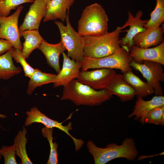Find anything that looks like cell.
<instances>
[{"label": "cell", "mask_w": 164, "mask_h": 164, "mask_svg": "<svg viewBox=\"0 0 164 164\" xmlns=\"http://www.w3.org/2000/svg\"><path fill=\"white\" fill-rule=\"evenodd\" d=\"M30 1H31L32 2H33L34 0H29Z\"/></svg>", "instance_id": "cell-34"}, {"label": "cell", "mask_w": 164, "mask_h": 164, "mask_svg": "<svg viewBox=\"0 0 164 164\" xmlns=\"http://www.w3.org/2000/svg\"><path fill=\"white\" fill-rule=\"evenodd\" d=\"M19 34L21 37H23L25 39L22 52L25 58L26 59L32 52L38 48L45 40L39 34L38 29L19 31Z\"/></svg>", "instance_id": "cell-21"}, {"label": "cell", "mask_w": 164, "mask_h": 164, "mask_svg": "<svg viewBox=\"0 0 164 164\" xmlns=\"http://www.w3.org/2000/svg\"><path fill=\"white\" fill-rule=\"evenodd\" d=\"M69 11L65 20L66 26L59 21H55L54 23L59 30L60 41L67 51V56L76 61L81 63L84 57L83 37L72 26L69 19Z\"/></svg>", "instance_id": "cell-6"}, {"label": "cell", "mask_w": 164, "mask_h": 164, "mask_svg": "<svg viewBox=\"0 0 164 164\" xmlns=\"http://www.w3.org/2000/svg\"><path fill=\"white\" fill-rule=\"evenodd\" d=\"M143 14L142 11L138 10L135 17L129 11H128V19L125 23L121 27L122 29L128 26L130 28L125 32H127L125 36L119 39V43L121 46L127 47L129 50L131 46L134 45L133 39L138 33L145 31V24L148 22V19L142 20V17Z\"/></svg>", "instance_id": "cell-11"}, {"label": "cell", "mask_w": 164, "mask_h": 164, "mask_svg": "<svg viewBox=\"0 0 164 164\" xmlns=\"http://www.w3.org/2000/svg\"><path fill=\"white\" fill-rule=\"evenodd\" d=\"M44 2L46 5L51 0H41Z\"/></svg>", "instance_id": "cell-32"}, {"label": "cell", "mask_w": 164, "mask_h": 164, "mask_svg": "<svg viewBox=\"0 0 164 164\" xmlns=\"http://www.w3.org/2000/svg\"><path fill=\"white\" fill-rule=\"evenodd\" d=\"M106 89L111 95L119 97L122 102L131 100L136 95L134 90L120 74H117Z\"/></svg>", "instance_id": "cell-17"}, {"label": "cell", "mask_w": 164, "mask_h": 164, "mask_svg": "<svg viewBox=\"0 0 164 164\" xmlns=\"http://www.w3.org/2000/svg\"><path fill=\"white\" fill-rule=\"evenodd\" d=\"M63 63L62 69L56 75L53 83L54 88L63 87L76 79L82 67V63L76 61L68 57L64 52L62 53Z\"/></svg>", "instance_id": "cell-13"}, {"label": "cell", "mask_w": 164, "mask_h": 164, "mask_svg": "<svg viewBox=\"0 0 164 164\" xmlns=\"http://www.w3.org/2000/svg\"><path fill=\"white\" fill-rule=\"evenodd\" d=\"M4 115H2V114H0V117H4Z\"/></svg>", "instance_id": "cell-33"}, {"label": "cell", "mask_w": 164, "mask_h": 164, "mask_svg": "<svg viewBox=\"0 0 164 164\" xmlns=\"http://www.w3.org/2000/svg\"><path fill=\"white\" fill-rule=\"evenodd\" d=\"M12 47V44L9 41L0 38V55L10 50Z\"/></svg>", "instance_id": "cell-31"}, {"label": "cell", "mask_w": 164, "mask_h": 164, "mask_svg": "<svg viewBox=\"0 0 164 164\" xmlns=\"http://www.w3.org/2000/svg\"><path fill=\"white\" fill-rule=\"evenodd\" d=\"M132 60L128 48L121 46L115 53L108 56L99 58L84 57L81 62V69L84 70L108 68L119 69L124 73L132 70L129 66V63Z\"/></svg>", "instance_id": "cell-5"}, {"label": "cell", "mask_w": 164, "mask_h": 164, "mask_svg": "<svg viewBox=\"0 0 164 164\" xmlns=\"http://www.w3.org/2000/svg\"><path fill=\"white\" fill-rule=\"evenodd\" d=\"M23 8L20 5L11 15L6 17L0 16V38L9 41L13 48L22 51L23 46L20 40L18 21Z\"/></svg>", "instance_id": "cell-9"}, {"label": "cell", "mask_w": 164, "mask_h": 164, "mask_svg": "<svg viewBox=\"0 0 164 164\" xmlns=\"http://www.w3.org/2000/svg\"><path fill=\"white\" fill-rule=\"evenodd\" d=\"M121 27L99 36H83L84 57H102L116 52L120 47L119 43Z\"/></svg>", "instance_id": "cell-4"}, {"label": "cell", "mask_w": 164, "mask_h": 164, "mask_svg": "<svg viewBox=\"0 0 164 164\" xmlns=\"http://www.w3.org/2000/svg\"><path fill=\"white\" fill-rule=\"evenodd\" d=\"M106 89L95 90L76 79L63 87L61 100H69L76 105L99 106L112 97Z\"/></svg>", "instance_id": "cell-1"}, {"label": "cell", "mask_w": 164, "mask_h": 164, "mask_svg": "<svg viewBox=\"0 0 164 164\" xmlns=\"http://www.w3.org/2000/svg\"><path fill=\"white\" fill-rule=\"evenodd\" d=\"M152 124L164 126V105L154 108L146 115L143 124Z\"/></svg>", "instance_id": "cell-27"}, {"label": "cell", "mask_w": 164, "mask_h": 164, "mask_svg": "<svg viewBox=\"0 0 164 164\" xmlns=\"http://www.w3.org/2000/svg\"><path fill=\"white\" fill-rule=\"evenodd\" d=\"M12 58L22 67L25 76L30 78L33 73L35 69L31 67L26 61L22 51L18 49L12 47Z\"/></svg>", "instance_id": "cell-28"}, {"label": "cell", "mask_w": 164, "mask_h": 164, "mask_svg": "<svg viewBox=\"0 0 164 164\" xmlns=\"http://www.w3.org/2000/svg\"><path fill=\"white\" fill-rule=\"evenodd\" d=\"M26 114L27 115L25 123V125L26 126L34 123H40L47 127L57 128L64 132L71 138L74 143L76 151L79 150L84 145V142L83 141L74 138L69 133V131L71 130L73 128L72 127V124L71 122H69L67 126L63 125H62L63 122H59L49 118L35 107L31 108L30 111H27Z\"/></svg>", "instance_id": "cell-10"}, {"label": "cell", "mask_w": 164, "mask_h": 164, "mask_svg": "<svg viewBox=\"0 0 164 164\" xmlns=\"http://www.w3.org/2000/svg\"><path fill=\"white\" fill-rule=\"evenodd\" d=\"M56 75L44 73L36 68L29 78L27 93L31 95L38 87L53 83L55 81Z\"/></svg>", "instance_id": "cell-23"}, {"label": "cell", "mask_w": 164, "mask_h": 164, "mask_svg": "<svg viewBox=\"0 0 164 164\" xmlns=\"http://www.w3.org/2000/svg\"><path fill=\"white\" fill-rule=\"evenodd\" d=\"M87 146L89 152L93 157L95 164H105L120 158L132 161L135 159L138 154L135 142L131 138H125L121 145L111 143L105 148L97 147L93 141L90 140L87 141Z\"/></svg>", "instance_id": "cell-2"}, {"label": "cell", "mask_w": 164, "mask_h": 164, "mask_svg": "<svg viewBox=\"0 0 164 164\" xmlns=\"http://www.w3.org/2000/svg\"><path fill=\"white\" fill-rule=\"evenodd\" d=\"M155 9L150 13V18L145 24L146 29L158 27L164 21V0H155Z\"/></svg>", "instance_id": "cell-25"}, {"label": "cell", "mask_w": 164, "mask_h": 164, "mask_svg": "<svg viewBox=\"0 0 164 164\" xmlns=\"http://www.w3.org/2000/svg\"><path fill=\"white\" fill-rule=\"evenodd\" d=\"M43 54L48 64L53 68L57 73L60 71L59 58L60 55L66 50L62 42L56 44L43 41L38 48Z\"/></svg>", "instance_id": "cell-18"}, {"label": "cell", "mask_w": 164, "mask_h": 164, "mask_svg": "<svg viewBox=\"0 0 164 164\" xmlns=\"http://www.w3.org/2000/svg\"><path fill=\"white\" fill-rule=\"evenodd\" d=\"M53 128L46 126L42 129V135L44 137L47 138L50 146V154L47 164H59L57 151L58 145L56 142H53V140L55 139L53 137Z\"/></svg>", "instance_id": "cell-26"}, {"label": "cell", "mask_w": 164, "mask_h": 164, "mask_svg": "<svg viewBox=\"0 0 164 164\" xmlns=\"http://www.w3.org/2000/svg\"><path fill=\"white\" fill-rule=\"evenodd\" d=\"M117 74L113 69L108 68L82 70L76 79L95 90H100L106 89Z\"/></svg>", "instance_id": "cell-8"}, {"label": "cell", "mask_w": 164, "mask_h": 164, "mask_svg": "<svg viewBox=\"0 0 164 164\" xmlns=\"http://www.w3.org/2000/svg\"><path fill=\"white\" fill-rule=\"evenodd\" d=\"M75 0H51L47 5V10L43 21L46 22L57 19L65 21L67 11L69 10Z\"/></svg>", "instance_id": "cell-19"}, {"label": "cell", "mask_w": 164, "mask_h": 164, "mask_svg": "<svg viewBox=\"0 0 164 164\" xmlns=\"http://www.w3.org/2000/svg\"><path fill=\"white\" fill-rule=\"evenodd\" d=\"M0 152L1 155L4 158V164H17L15 159V150L13 145L10 146H2Z\"/></svg>", "instance_id": "cell-30"}, {"label": "cell", "mask_w": 164, "mask_h": 164, "mask_svg": "<svg viewBox=\"0 0 164 164\" xmlns=\"http://www.w3.org/2000/svg\"><path fill=\"white\" fill-rule=\"evenodd\" d=\"M133 60L141 63L144 60L154 61L164 65V42L152 48H142L133 45L129 50Z\"/></svg>", "instance_id": "cell-12"}, {"label": "cell", "mask_w": 164, "mask_h": 164, "mask_svg": "<svg viewBox=\"0 0 164 164\" xmlns=\"http://www.w3.org/2000/svg\"><path fill=\"white\" fill-rule=\"evenodd\" d=\"M163 24L161 27L146 29L138 33L133 39L134 45L142 48H148L160 44L164 41Z\"/></svg>", "instance_id": "cell-15"}, {"label": "cell", "mask_w": 164, "mask_h": 164, "mask_svg": "<svg viewBox=\"0 0 164 164\" xmlns=\"http://www.w3.org/2000/svg\"><path fill=\"white\" fill-rule=\"evenodd\" d=\"M108 18L101 5L94 3L83 11L78 23V32L83 36H99L108 32Z\"/></svg>", "instance_id": "cell-3"}, {"label": "cell", "mask_w": 164, "mask_h": 164, "mask_svg": "<svg viewBox=\"0 0 164 164\" xmlns=\"http://www.w3.org/2000/svg\"><path fill=\"white\" fill-rule=\"evenodd\" d=\"M121 75L123 79L134 90L137 97L143 98L154 94V90L152 86L147 82L143 81L132 70L123 73Z\"/></svg>", "instance_id": "cell-20"}, {"label": "cell", "mask_w": 164, "mask_h": 164, "mask_svg": "<svg viewBox=\"0 0 164 164\" xmlns=\"http://www.w3.org/2000/svg\"><path fill=\"white\" fill-rule=\"evenodd\" d=\"M26 15L19 31L38 29L42 19L45 16L46 5L41 0H34Z\"/></svg>", "instance_id": "cell-14"}, {"label": "cell", "mask_w": 164, "mask_h": 164, "mask_svg": "<svg viewBox=\"0 0 164 164\" xmlns=\"http://www.w3.org/2000/svg\"><path fill=\"white\" fill-rule=\"evenodd\" d=\"M142 98L137 97L133 111L128 117L131 118L135 116V120H140L143 124L145 116L151 110L164 105V97L163 95L155 96L149 101H145Z\"/></svg>", "instance_id": "cell-16"}, {"label": "cell", "mask_w": 164, "mask_h": 164, "mask_svg": "<svg viewBox=\"0 0 164 164\" xmlns=\"http://www.w3.org/2000/svg\"><path fill=\"white\" fill-rule=\"evenodd\" d=\"M27 131L23 126L22 130L18 133L14 140V144L16 155L21 160V164H32L27 154L26 145L27 138L26 137Z\"/></svg>", "instance_id": "cell-24"}, {"label": "cell", "mask_w": 164, "mask_h": 164, "mask_svg": "<svg viewBox=\"0 0 164 164\" xmlns=\"http://www.w3.org/2000/svg\"><path fill=\"white\" fill-rule=\"evenodd\" d=\"M32 2L29 0H0V16H9L11 11L16 9L20 5Z\"/></svg>", "instance_id": "cell-29"}, {"label": "cell", "mask_w": 164, "mask_h": 164, "mask_svg": "<svg viewBox=\"0 0 164 164\" xmlns=\"http://www.w3.org/2000/svg\"><path fill=\"white\" fill-rule=\"evenodd\" d=\"M12 49L0 55V79L8 80L22 71V68L16 67L13 62Z\"/></svg>", "instance_id": "cell-22"}, {"label": "cell", "mask_w": 164, "mask_h": 164, "mask_svg": "<svg viewBox=\"0 0 164 164\" xmlns=\"http://www.w3.org/2000/svg\"><path fill=\"white\" fill-rule=\"evenodd\" d=\"M1 154L0 152V159H1Z\"/></svg>", "instance_id": "cell-35"}, {"label": "cell", "mask_w": 164, "mask_h": 164, "mask_svg": "<svg viewBox=\"0 0 164 164\" xmlns=\"http://www.w3.org/2000/svg\"><path fill=\"white\" fill-rule=\"evenodd\" d=\"M138 63L132 60L129 66L140 72L153 88L155 96H162L163 92L160 82L164 81L163 65L159 63L144 60Z\"/></svg>", "instance_id": "cell-7"}]
</instances>
